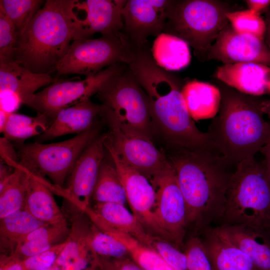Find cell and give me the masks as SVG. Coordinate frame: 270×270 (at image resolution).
<instances>
[{
	"instance_id": "46",
	"label": "cell",
	"mask_w": 270,
	"mask_h": 270,
	"mask_svg": "<svg viewBox=\"0 0 270 270\" xmlns=\"http://www.w3.org/2000/svg\"><path fill=\"white\" fill-rule=\"evenodd\" d=\"M10 113L0 108V132L2 133L8 122Z\"/></svg>"
},
{
	"instance_id": "25",
	"label": "cell",
	"mask_w": 270,
	"mask_h": 270,
	"mask_svg": "<svg viewBox=\"0 0 270 270\" xmlns=\"http://www.w3.org/2000/svg\"><path fill=\"white\" fill-rule=\"evenodd\" d=\"M30 172V171H29ZM30 172L24 209L45 223H55L65 218L52 191L54 184Z\"/></svg>"
},
{
	"instance_id": "7",
	"label": "cell",
	"mask_w": 270,
	"mask_h": 270,
	"mask_svg": "<svg viewBox=\"0 0 270 270\" xmlns=\"http://www.w3.org/2000/svg\"><path fill=\"white\" fill-rule=\"evenodd\" d=\"M96 96L124 132L152 140L149 99L128 64L112 76Z\"/></svg>"
},
{
	"instance_id": "48",
	"label": "cell",
	"mask_w": 270,
	"mask_h": 270,
	"mask_svg": "<svg viewBox=\"0 0 270 270\" xmlns=\"http://www.w3.org/2000/svg\"><path fill=\"white\" fill-rule=\"evenodd\" d=\"M42 270H61V269L59 267L56 266V265L54 264V266L50 268H46Z\"/></svg>"
},
{
	"instance_id": "44",
	"label": "cell",
	"mask_w": 270,
	"mask_h": 270,
	"mask_svg": "<svg viewBox=\"0 0 270 270\" xmlns=\"http://www.w3.org/2000/svg\"><path fill=\"white\" fill-rule=\"evenodd\" d=\"M260 152L264 158V163L270 178V135L267 142L261 148Z\"/></svg>"
},
{
	"instance_id": "11",
	"label": "cell",
	"mask_w": 270,
	"mask_h": 270,
	"mask_svg": "<svg viewBox=\"0 0 270 270\" xmlns=\"http://www.w3.org/2000/svg\"><path fill=\"white\" fill-rule=\"evenodd\" d=\"M104 144L124 188L132 214L148 232L169 240L155 218V190L149 180L126 162L116 152L106 134Z\"/></svg>"
},
{
	"instance_id": "43",
	"label": "cell",
	"mask_w": 270,
	"mask_h": 270,
	"mask_svg": "<svg viewBox=\"0 0 270 270\" xmlns=\"http://www.w3.org/2000/svg\"><path fill=\"white\" fill-rule=\"evenodd\" d=\"M244 2L248 10L260 15L270 6V0H246Z\"/></svg>"
},
{
	"instance_id": "20",
	"label": "cell",
	"mask_w": 270,
	"mask_h": 270,
	"mask_svg": "<svg viewBox=\"0 0 270 270\" xmlns=\"http://www.w3.org/2000/svg\"><path fill=\"white\" fill-rule=\"evenodd\" d=\"M218 81L242 93L256 96L270 94V67L254 62L226 64L214 74Z\"/></svg>"
},
{
	"instance_id": "40",
	"label": "cell",
	"mask_w": 270,
	"mask_h": 270,
	"mask_svg": "<svg viewBox=\"0 0 270 270\" xmlns=\"http://www.w3.org/2000/svg\"><path fill=\"white\" fill-rule=\"evenodd\" d=\"M66 244V240L50 249L22 260L26 270H42L54 266Z\"/></svg>"
},
{
	"instance_id": "45",
	"label": "cell",
	"mask_w": 270,
	"mask_h": 270,
	"mask_svg": "<svg viewBox=\"0 0 270 270\" xmlns=\"http://www.w3.org/2000/svg\"><path fill=\"white\" fill-rule=\"evenodd\" d=\"M266 29L264 40L270 50V6L265 12Z\"/></svg>"
},
{
	"instance_id": "34",
	"label": "cell",
	"mask_w": 270,
	"mask_h": 270,
	"mask_svg": "<svg viewBox=\"0 0 270 270\" xmlns=\"http://www.w3.org/2000/svg\"><path fill=\"white\" fill-rule=\"evenodd\" d=\"M226 16L235 32L264 40L266 26L264 19L260 14L246 9L228 12Z\"/></svg>"
},
{
	"instance_id": "28",
	"label": "cell",
	"mask_w": 270,
	"mask_h": 270,
	"mask_svg": "<svg viewBox=\"0 0 270 270\" xmlns=\"http://www.w3.org/2000/svg\"><path fill=\"white\" fill-rule=\"evenodd\" d=\"M151 50L157 64L168 71L182 70L191 60L188 45L182 40L164 32L156 38Z\"/></svg>"
},
{
	"instance_id": "47",
	"label": "cell",
	"mask_w": 270,
	"mask_h": 270,
	"mask_svg": "<svg viewBox=\"0 0 270 270\" xmlns=\"http://www.w3.org/2000/svg\"><path fill=\"white\" fill-rule=\"evenodd\" d=\"M264 112L270 119V96L268 99H266L264 103Z\"/></svg>"
},
{
	"instance_id": "6",
	"label": "cell",
	"mask_w": 270,
	"mask_h": 270,
	"mask_svg": "<svg viewBox=\"0 0 270 270\" xmlns=\"http://www.w3.org/2000/svg\"><path fill=\"white\" fill-rule=\"evenodd\" d=\"M229 2L219 0H174L162 32L175 36L194 50L196 58L206 60L208 52L234 11Z\"/></svg>"
},
{
	"instance_id": "3",
	"label": "cell",
	"mask_w": 270,
	"mask_h": 270,
	"mask_svg": "<svg viewBox=\"0 0 270 270\" xmlns=\"http://www.w3.org/2000/svg\"><path fill=\"white\" fill-rule=\"evenodd\" d=\"M78 0H47L19 36L13 62L37 74L55 70L82 28Z\"/></svg>"
},
{
	"instance_id": "42",
	"label": "cell",
	"mask_w": 270,
	"mask_h": 270,
	"mask_svg": "<svg viewBox=\"0 0 270 270\" xmlns=\"http://www.w3.org/2000/svg\"><path fill=\"white\" fill-rule=\"evenodd\" d=\"M0 270H26L22 260L15 254L0 255Z\"/></svg>"
},
{
	"instance_id": "32",
	"label": "cell",
	"mask_w": 270,
	"mask_h": 270,
	"mask_svg": "<svg viewBox=\"0 0 270 270\" xmlns=\"http://www.w3.org/2000/svg\"><path fill=\"white\" fill-rule=\"evenodd\" d=\"M106 234L124 244L132 258L144 270H175L156 251L145 246L131 236L120 232Z\"/></svg>"
},
{
	"instance_id": "31",
	"label": "cell",
	"mask_w": 270,
	"mask_h": 270,
	"mask_svg": "<svg viewBox=\"0 0 270 270\" xmlns=\"http://www.w3.org/2000/svg\"><path fill=\"white\" fill-rule=\"evenodd\" d=\"M50 119L40 113L34 116L10 113L2 132L4 138L10 141H18L41 135L50 125Z\"/></svg>"
},
{
	"instance_id": "41",
	"label": "cell",
	"mask_w": 270,
	"mask_h": 270,
	"mask_svg": "<svg viewBox=\"0 0 270 270\" xmlns=\"http://www.w3.org/2000/svg\"><path fill=\"white\" fill-rule=\"evenodd\" d=\"M96 260L100 270H144L130 256L106 258L96 255Z\"/></svg>"
},
{
	"instance_id": "21",
	"label": "cell",
	"mask_w": 270,
	"mask_h": 270,
	"mask_svg": "<svg viewBox=\"0 0 270 270\" xmlns=\"http://www.w3.org/2000/svg\"><path fill=\"white\" fill-rule=\"evenodd\" d=\"M80 212L74 218L66 244L55 265L61 270H95L98 268L96 254L90 242V226Z\"/></svg>"
},
{
	"instance_id": "17",
	"label": "cell",
	"mask_w": 270,
	"mask_h": 270,
	"mask_svg": "<svg viewBox=\"0 0 270 270\" xmlns=\"http://www.w3.org/2000/svg\"><path fill=\"white\" fill-rule=\"evenodd\" d=\"M58 80L34 72L13 61L0 62V106L14 112L20 104L28 105L40 88Z\"/></svg>"
},
{
	"instance_id": "19",
	"label": "cell",
	"mask_w": 270,
	"mask_h": 270,
	"mask_svg": "<svg viewBox=\"0 0 270 270\" xmlns=\"http://www.w3.org/2000/svg\"><path fill=\"white\" fill-rule=\"evenodd\" d=\"M126 0H78V10L85 12L82 19V28L78 39L90 38L99 32L102 36L114 34L123 31L122 10Z\"/></svg>"
},
{
	"instance_id": "35",
	"label": "cell",
	"mask_w": 270,
	"mask_h": 270,
	"mask_svg": "<svg viewBox=\"0 0 270 270\" xmlns=\"http://www.w3.org/2000/svg\"><path fill=\"white\" fill-rule=\"evenodd\" d=\"M91 248L98 256L106 258L130 256L126 246L114 236L99 230L93 224L89 236Z\"/></svg>"
},
{
	"instance_id": "26",
	"label": "cell",
	"mask_w": 270,
	"mask_h": 270,
	"mask_svg": "<svg viewBox=\"0 0 270 270\" xmlns=\"http://www.w3.org/2000/svg\"><path fill=\"white\" fill-rule=\"evenodd\" d=\"M182 94L194 120L214 118L219 111L222 97L218 86L196 80H188L182 87Z\"/></svg>"
},
{
	"instance_id": "2",
	"label": "cell",
	"mask_w": 270,
	"mask_h": 270,
	"mask_svg": "<svg viewBox=\"0 0 270 270\" xmlns=\"http://www.w3.org/2000/svg\"><path fill=\"white\" fill-rule=\"evenodd\" d=\"M176 148L170 162L185 200L186 226L202 232L222 218L234 166L214 150Z\"/></svg>"
},
{
	"instance_id": "4",
	"label": "cell",
	"mask_w": 270,
	"mask_h": 270,
	"mask_svg": "<svg viewBox=\"0 0 270 270\" xmlns=\"http://www.w3.org/2000/svg\"><path fill=\"white\" fill-rule=\"evenodd\" d=\"M221 103L206 133L232 165L254 157L267 142L270 122L264 118L266 99L248 95L219 81Z\"/></svg>"
},
{
	"instance_id": "38",
	"label": "cell",
	"mask_w": 270,
	"mask_h": 270,
	"mask_svg": "<svg viewBox=\"0 0 270 270\" xmlns=\"http://www.w3.org/2000/svg\"><path fill=\"white\" fill-rule=\"evenodd\" d=\"M70 232V228L64 218L55 223L46 224L36 229L28 234L21 244L30 240H40L56 244L64 242Z\"/></svg>"
},
{
	"instance_id": "10",
	"label": "cell",
	"mask_w": 270,
	"mask_h": 270,
	"mask_svg": "<svg viewBox=\"0 0 270 270\" xmlns=\"http://www.w3.org/2000/svg\"><path fill=\"white\" fill-rule=\"evenodd\" d=\"M124 64H113L82 80L59 79L36 92L28 106L52 121L61 110L90 100Z\"/></svg>"
},
{
	"instance_id": "33",
	"label": "cell",
	"mask_w": 270,
	"mask_h": 270,
	"mask_svg": "<svg viewBox=\"0 0 270 270\" xmlns=\"http://www.w3.org/2000/svg\"><path fill=\"white\" fill-rule=\"evenodd\" d=\"M44 3L42 0H0V9L12 21L19 36Z\"/></svg>"
},
{
	"instance_id": "15",
	"label": "cell",
	"mask_w": 270,
	"mask_h": 270,
	"mask_svg": "<svg viewBox=\"0 0 270 270\" xmlns=\"http://www.w3.org/2000/svg\"><path fill=\"white\" fill-rule=\"evenodd\" d=\"M174 0H128L122 10L123 32L137 48L162 32Z\"/></svg>"
},
{
	"instance_id": "27",
	"label": "cell",
	"mask_w": 270,
	"mask_h": 270,
	"mask_svg": "<svg viewBox=\"0 0 270 270\" xmlns=\"http://www.w3.org/2000/svg\"><path fill=\"white\" fill-rule=\"evenodd\" d=\"M22 209L0 219V254H13L31 232L46 224Z\"/></svg>"
},
{
	"instance_id": "30",
	"label": "cell",
	"mask_w": 270,
	"mask_h": 270,
	"mask_svg": "<svg viewBox=\"0 0 270 270\" xmlns=\"http://www.w3.org/2000/svg\"><path fill=\"white\" fill-rule=\"evenodd\" d=\"M94 202H116L125 205L126 194L114 166L102 162L92 194Z\"/></svg>"
},
{
	"instance_id": "22",
	"label": "cell",
	"mask_w": 270,
	"mask_h": 270,
	"mask_svg": "<svg viewBox=\"0 0 270 270\" xmlns=\"http://www.w3.org/2000/svg\"><path fill=\"white\" fill-rule=\"evenodd\" d=\"M202 234L214 270H258L250 258L232 242L222 226H210Z\"/></svg>"
},
{
	"instance_id": "9",
	"label": "cell",
	"mask_w": 270,
	"mask_h": 270,
	"mask_svg": "<svg viewBox=\"0 0 270 270\" xmlns=\"http://www.w3.org/2000/svg\"><path fill=\"white\" fill-rule=\"evenodd\" d=\"M98 128L94 126L64 141L22 145L16 151L18 162L34 174L47 176L54 184L62 187L76 162L98 136Z\"/></svg>"
},
{
	"instance_id": "12",
	"label": "cell",
	"mask_w": 270,
	"mask_h": 270,
	"mask_svg": "<svg viewBox=\"0 0 270 270\" xmlns=\"http://www.w3.org/2000/svg\"><path fill=\"white\" fill-rule=\"evenodd\" d=\"M150 182L156 192L154 214L169 240L180 249L184 247L186 226L184 198L172 164Z\"/></svg>"
},
{
	"instance_id": "5",
	"label": "cell",
	"mask_w": 270,
	"mask_h": 270,
	"mask_svg": "<svg viewBox=\"0 0 270 270\" xmlns=\"http://www.w3.org/2000/svg\"><path fill=\"white\" fill-rule=\"evenodd\" d=\"M223 226L244 225L270 232V178L254 157L237 164L230 179Z\"/></svg>"
},
{
	"instance_id": "23",
	"label": "cell",
	"mask_w": 270,
	"mask_h": 270,
	"mask_svg": "<svg viewBox=\"0 0 270 270\" xmlns=\"http://www.w3.org/2000/svg\"><path fill=\"white\" fill-rule=\"evenodd\" d=\"M104 106L90 100L80 102L59 112L47 130L38 140L45 141L71 134H79L93 126L96 118L102 116Z\"/></svg>"
},
{
	"instance_id": "16",
	"label": "cell",
	"mask_w": 270,
	"mask_h": 270,
	"mask_svg": "<svg viewBox=\"0 0 270 270\" xmlns=\"http://www.w3.org/2000/svg\"><path fill=\"white\" fill-rule=\"evenodd\" d=\"M224 64L254 62L270 67V50L264 40L235 32L228 24L210 48L206 60Z\"/></svg>"
},
{
	"instance_id": "1",
	"label": "cell",
	"mask_w": 270,
	"mask_h": 270,
	"mask_svg": "<svg viewBox=\"0 0 270 270\" xmlns=\"http://www.w3.org/2000/svg\"><path fill=\"white\" fill-rule=\"evenodd\" d=\"M128 66L148 98L152 121L172 144L216 150L188 112L182 94L186 82L158 66L148 44L138 49Z\"/></svg>"
},
{
	"instance_id": "8",
	"label": "cell",
	"mask_w": 270,
	"mask_h": 270,
	"mask_svg": "<svg viewBox=\"0 0 270 270\" xmlns=\"http://www.w3.org/2000/svg\"><path fill=\"white\" fill-rule=\"evenodd\" d=\"M138 49L123 31L98 38L74 40L55 70L59 75L91 76L113 64H129Z\"/></svg>"
},
{
	"instance_id": "14",
	"label": "cell",
	"mask_w": 270,
	"mask_h": 270,
	"mask_svg": "<svg viewBox=\"0 0 270 270\" xmlns=\"http://www.w3.org/2000/svg\"><path fill=\"white\" fill-rule=\"evenodd\" d=\"M106 135L98 136L86 148L68 176L66 188L60 187L56 193L82 213L90 206L104 158Z\"/></svg>"
},
{
	"instance_id": "36",
	"label": "cell",
	"mask_w": 270,
	"mask_h": 270,
	"mask_svg": "<svg viewBox=\"0 0 270 270\" xmlns=\"http://www.w3.org/2000/svg\"><path fill=\"white\" fill-rule=\"evenodd\" d=\"M187 270H214L202 238L194 236L184 245Z\"/></svg>"
},
{
	"instance_id": "39",
	"label": "cell",
	"mask_w": 270,
	"mask_h": 270,
	"mask_svg": "<svg viewBox=\"0 0 270 270\" xmlns=\"http://www.w3.org/2000/svg\"><path fill=\"white\" fill-rule=\"evenodd\" d=\"M151 248L156 251L175 270H187L185 252L170 242L154 236Z\"/></svg>"
},
{
	"instance_id": "18",
	"label": "cell",
	"mask_w": 270,
	"mask_h": 270,
	"mask_svg": "<svg viewBox=\"0 0 270 270\" xmlns=\"http://www.w3.org/2000/svg\"><path fill=\"white\" fill-rule=\"evenodd\" d=\"M84 214L99 230L128 234L152 248L154 236L146 232L125 206L116 202H94Z\"/></svg>"
},
{
	"instance_id": "37",
	"label": "cell",
	"mask_w": 270,
	"mask_h": 270,
	"mask_svg": "<svg viewBox=\"0 0 270 270\" xmlns=\"http://www.w3.org/2000/svg\"><path fill=\"white\" fill-rule=\"evenodd\" d=\"M18 36L12 21L0 9V62L13 61Z\"/></svg>"
},
{
	"instance_id": "24",
	"label": "cell",
	"mask_w": 270,
	"mask_h": 270,
	"mask_svg": "<svg viewBox=\"0 0 270 270\" xmlns=\"http://www.w3.org/2000/svg\"><path fill=\"white\" fill-rule=\"evenodd\" d=\"M222 226L232 242L246 253L258 270H270V232L244 225Z\"/></svg>"
},
{
	"instance_id": "29",
	"label": "cell",
	"mask_w": 270,
	"mask_h": 270,
	"mask_svg": "<svg viewBox=\"0 0 270 270\" xmlns=\"http://www.w3.org/2000/svg\"><path fill=\"white\" fill-rule=\"evenodd\" d=\"M15 170L8 182L0 188V219L24 209L30 172L18 162L10 164Z\"/></svg>"
},
{
	"instance_id": "13",
	"label": "cell",
	"mask_w": 270,
	"mask_h": 270,
	"mask_svg": "<svg viewBox=\"0 0 270 270\" xmlns=\"http://www.w3.org/2000/svg\"><path fill=\"white\" fill-rule=\"evenodd\" d=\"M103 116L110 131L108 136L116 152L128 164L144 175L149 181L168 168L171 164L153 144L152 140L124 132L105 108Z\"/></svg>"
}]
</instances>
